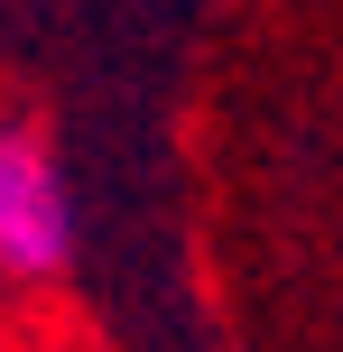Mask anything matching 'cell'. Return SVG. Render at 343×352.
<instances>
[{"instance_id":"1","label":"cell","mask_w":343,"mask_h":352,"mask_svg":"<svg viewBox=\"0 0 343 352\" xmlns=\"http://www.w3.org/2000/svg\"><path fill=\"white\" fill-rule=\"evenodd\" d=\"M74 260V204H65V176H56L47 140L19 121H0V278L37 287Z\"/></svg>"}]
</instances>
